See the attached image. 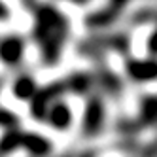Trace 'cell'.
I'll return each instance as SVG.
<instances>
[{
    "mask_svg": "<svg viewBox=\"0 0 157 157\" xmlns=\"http://www.w3.org/2000/svg\"><path fill=\"white\" fill-rule=\"evenodd\" d=\"M68 89H66V82L59 80V82H51L46 87L38 89V93L29 100L30 104V116L34 117L36 121L44 123L48 121V114H49V108L53 106L55 100H59Z\"/></svg>",
    "mask_w": 157,
    "mask_h": 157,
    "instance_id": "2",
    "label": "cell"
},
{
    "mask_svg": "<svg viewBox=\"0 0 157 157\" xmlns=\"http://www.w3.org/2000/svg\"><path fill=\"white\" fill-rule=\"evenodd\" d=\"M97 40L100 42L106 51H114L119 55H127L131 51V38L127 32H106V34H97Z\"/></svg>",
    "mask_w": 157,
    "mask_h": 157,
    "instance_id": "9",
    "label": "cell"
},
{
    "mask_svg": "<svg viewBox=\"0 0 157 157\" xmlns=\"http://www.w3.org/2000/svg\"><path fill=\"white\" fill-rule=\"evenodd\" d=\"M66 2H72V4H78V6H85L89 0H66Z\"/></svg>",
    "mask_w": 157,
    "mask_h": 157,
    "instance_id": "19",
    "label": "cell"
},
{
    "mask_svg": "<svg viewBox=\"0 0 157 157\" xmlns=\"http://www.w3.org/2000/svg\"><path fill=\"white\" fill-rule=\"evenodd\" d=\"M119 15H121V13L117 12V10H114L112 6L106 4L104 8H100V10H97V12L89 13V15L85 17V25H87L89 29L98 30V29H104V27L114 25Z\"/></svg>",
    "mask_w": 157,
    "mask_h": 157,
    "instance_id": "10",
    "label": "cell"
},
{
    "mask_svg": "<svg viewBox=\"0 0 157 157\" xmlns=\"http://www.w3.org/2000/svg\"><path fill=\"white\" fill-rule=\"evenodd\" d=\"M157 23V8H140L131 15V25L144 27V25H155Z\"/></svg>",
    "mask_w": 157,
    "mask_h": 157,
    "instance_id": "15",
    "label": "cell"
},
{
    "mask_svg": "<svg viewBox=\"0 0 157 157\" xmlns=\"http://www.w3.org/2000/svg\"><path fill=\"white\" fill-rule=\"evenodd\" d=\"M23 2H25L27 6H32V4H34V0H23Z\"/></svg>",
    "mask_w": 157,
    "mask_h": 157,
    "instance_id": "20",
    "label": "cell"
},
{
    "mask_svg": "<svg viewBox=\"0 0 157 157\" xmlns=\"http://www.w3.org/2000/svg\"><path fill=\"white\" fill-rule=\"evenodd\" d=\"M138 123L144 127L157 125V95H144L138 106Z\"/></svg>",
    "mask_w": 157,
    "mask_h": 157,
    "instance_id": "11",
    "label": "cell"
},
{
    "mask_svg": "<svg viewBox=\"0 0 157 157\" xmlns=\"http://www.w3.org/2000/svg\"><path fill=\"white\" fill-rule=\"evenodd\" d=\"M61 157H74V155H61Z\"/></svg>",
    "mask_w": 157,
    "mask_h": 157,
    "instance_id": "22",
    "label": "cell"
},
{
    "mask_svg": "<svg viewBox=\"0 0 157 157\" xmlns=\"http://www.w3.org/2000/svg\"><path fill=\"white\" fill-rule=\"evenodd\" d=\"M12 91L15 95L17 100H23V102H29V100L38 93V85L36 80L30 74H21L19 78H15V82L12 85Z\"/></svg>",
    "mask_w": 157,
    "mask_h": 157,
    "instance_id": "13",
    "label": "cell"
},
{
    "mask_svg": "<svg viewBox=\"0 0 157 157\" xmlns=\"http://www.w3.org/2000/svg\"><path fill=\"white\" fill-rule=\"evenodd\" d=\"M66 89L74 95H87L89 91L93 89V85L97 83L95 82V76L89 74V72H72L68 78H66Z\"/></svg>",
    "mask_w": 157,
    "mask_h": 157,
    "instance_id": "12",
    "label": "cell"
},
{
    "mask_svg": "<svg viewBox=\"0 0 157 157\" xmlns=\"http://www.w3.org/2000/svg\"><path fill=\"white\" fill-rule=\"evenodd\" d=\"M8 15H10V10H8V6L0 0V21L2 19H8Z\"/></svg>",
    "mask_w": 157,
    "mask_h": 157,
    "instance_id": "18",
    "label": "cell"
},
{
    "mask_svg": "<svg viewBox=\"0 0 157 157\" xmlns=\"http://www.w3.org/2000/svg\"><path fill=\"white\" fill-rule=\"evenodd\" d=\"M80 157H95L93 153H83V155H80Z\"/></svg>",
    "mask_w": 157,
    "mask_h": 157,
    "instance_id": "21",
    "label": "cell"
},
{
    "mask_svg": "<svg viewBox=\"0 0 157 157\" xmlns=\"http://www.w3.org/2000/svg\"><path fill=\"white\" fill-rule=\"evenodd\" d=\"M125 74L134 83H150L157 80V57L151 55L148 59L129 57L125 61Z\"/></svg>",
    "mask_w": 157,
    "mask_h": 157,
    "instance_id": "4",
    "label": "cell"
},
{
    "mask_svg": "<svg viewBox=\"0 0 157 157\" xmlns=\"http://www.w3.org/2000/svg\"><path fill=\"white\" fill-rule=\"evenodd\" d=\"M19 148H23V131H19L17 127L6 129L4 134L0 136V157L13 153Z\"/></svg>",
    "mask_w": 157,
    "mask_h": 157,
    "instance_id": "14",
    "label": "cell"
},
{
    "mask_svg": "<svg viewBox=\"0 0 157 157\" xmlns=\"http://www.w3.org/2000/svg\"><path fill=\"white\" fill-rule=\"evenodd\" d=\"M23 150L32 157H48L53 150V144L48 136L38 132H23Z\"/></svg>",
    "mask_w": 157,
    "mask_h": 157,
    "instance_id": "8",
    "label": "cell"
},
{
    "mask_svg": "<svg viewBox=\"0 0 157 157\" xmlns=\"http://www.w3.org/2000/svg\"><path fill=\"white\" fill-rule=\"evenodd\" d=\"M68 36V19L55 6L40 4L34 8V42L44 64L55 66L63 57Z\"/></svg>",
    "mask_w": 157,
    "mask_h": 157,
    "instance_id": "1",
    "label": "cell"
},
{
    "mask_svg": "<svg viewBox=\"0 0 157 157\" xmlns=\"http://www.w3.org/2000/svg\"><path fill=\"white\" fill-rule=\"evenodd\" d=\"M25 55V40L17 34L0 38V61L6 66H17Z\"/></svg>",
    "mask_w": 157,
    "mask_h": 157,
    "instance_id": "5",
    "label": "cell"
},
{
    "mask_svg": "<svg viewBox=\"0 0 157 157\" xmlns=\"http://www.w3.org/2000/svg\"><path fill=\"white\" fill-rule=\"evenodd\" d=\"M95 76V82L97 85L102 89V91L110 97H117L121 93V89H123V83L119 80V76L114 74L108 66H97V70L93 72Z\"/></svg>",
    "mask_w": 157,
    "mask_h": 157,
    "instance_id": "6",
    "label": "cell"
},
{
    "mask_svg": "<svg viewBox=\"0 0 157 157\" xmlns=\"http://www.w3.org/2000/svg\"><path fill=\"white\" fill-rule=\"evenodd\" d=\"M0 89H2V80H0Z\"/></svg>",
    "mask_w": 157,
    "mask_h": 157,
    "instance_id": "23",
    "label": "cell"
},
{
    "mask_svg": "<svg viewBox=\"0 0 157 157\" xmlns=\"http://www.w3.org/2000/svg\"><path fill=\"white\" fill-rule=\"evenodd\" d=\"M48 123L55 131H68L72 125V110L64 100H55L53 106L49 108L48 114Z\"/></svg>",
    "mask_w": 157,
    "mask_h": 157,
    "instance_id": "7",
    "label": "cell"
},
{
    "mask_svg": "<svg viewBox=\"0 0 157 157\" xmlns=\"http://www.w3.org/2000/svg\"><path fill=\"white\" fill-rule=\"evenodd\" d=\"M146 48H148V53L150 55H155V57H157V23H155L153 30L150 32L148 42H146Z\"/></svg>",
    "mask_w": 157,
    "mask_h": 157,
    "instance_id": "17",
    "label": "cell"
},
{
    "mask_svg": "<svg viewBox=\"0 0 157 157\" xmlns=\"http://www.w3.org/2000/svg\"><path fill=\"white\" fill-rule=\"evenodd\" d=\"M0 127H2L4 131L19 127V117L13 114V112H10L6 108H0Z\"/></svg>",
    "mask_w": 157,
    "mask_h": 157,
    "instance_id": "16",
    "label": "cell"
},
{
    "mask_svg": "<svg viewBox=\"0 0 157 157\" xmlns=\"http://www.w3.org/2000/svg\"><path fill=\"white\" fill-rule=\"evenodd\" d=\"M106 119V106L104 100L98 95H93L87 98L85 108H83V117H82V129L85 136H97L104 127Z\"/></svg>",
    "mask_w": 157,
    "mask_h": 157,
    "instance_id": "3",
    "label": "cell"
}]
</instances>
